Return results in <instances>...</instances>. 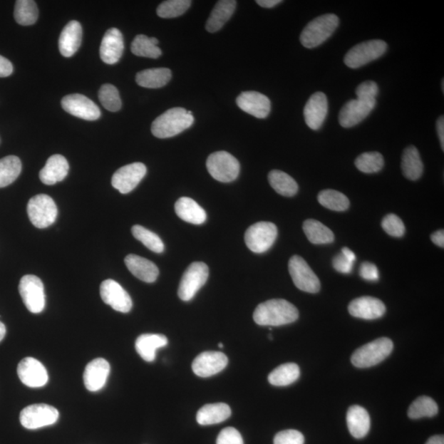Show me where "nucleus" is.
<instances>
[{
	"label": "nucleus",
	"instance_id": "nucleus-1",
	"mask_svg": "<svg viewBox=\"0 0 444 444\" xmlns=\"http://www.w3.org/2000/svg\"><path fill=\"white\" fill-rule=\"evenodd\" d=\"M299 318L297 308L286 299H274L259 304L254 310V320L260 326L290 324Z\"/></svg>",
	"mask_w": 444,
	"mask_h": 444
},
{
	"label": "nucleus",
	"instance_id": "nucleus-2",
	"mask_svg": "<svg viewBox=\"0 0 444 444\" xmlns=\"http://www.w3.org/2000/svg\"><path fill=\"white\" fill-rule=\"evenodd\" d=\"M195 118L191 111L181 107L170 109L155 120L152 133L158 138H168L180 135L194 124Z\"/></svg>",
	"mask_w": 444,
	"mask_h": 444
},
{
	"label": "nucleus",
	"instance_id": "nucleus-3",
	"mask_svg": "<svg viewBox=\"0 0 444 444\" xmlns=\"http://www.w3.org/2000/svg\"><path fill=\"white\" fill-rule=\"evenodd\" d=\"M339 25V19L335 14H325L310 21L301 35V44L308 48L318 47L334 33Z\"/></svg>",
	"mask_w": 444,
	"mask_h": 444
},
{
	"label": "nucleus",
	"instance_id": "nucleus-4",
	"mask_svg": "<svg viewBox=\"0 0 444 444\" xmlns=\"http://www.w3.org/2000/svg\"><path fill=\"white\" fill-rule=\"evenodd\" d=\"M393 342L388 338L378 339L360 347L351 356L352 365L356 368H370L381 363L391 354Z\"/></svg>",
	"mask_w": 444,
	"mask_h": 444
},
{
	"label": "nucleus",
	"instance_id": "nucleus-5",
	"mask_svg": "<svg viewBox=\"0 0 444 444\" xmlns=\"http://www.w3.org/2000/svg\"><path fill=\"white\" fill-rule=\"evenodd\" d=\"M207 169L213 179L229 183L237 179L240 165L238 160L227 152L214 153L207 160Z\"/></svg>",
	"mask_w": 444,
	"mask_h": 444
},
{
	"label": "nucleus",
	"instance_id": "nucleus-6",
	"mask_svg": "<svg viewBox=\"0 0 444 444\" xmlns=\"http://www.w3.org/2000/svg\"><path fill=\"white\" fill-rule=\"evenodd\" d=\"M387 50V43L382 40L360 43L347 52L344 62L347 67L359 68L383 56Z\"/></svg>",
	"mask_w": 444,
	"mask_h": 444
},
{
	"label": "nucleus",
	"instance_id": "nucleus-7",
	"mask_svg": "<svg viewBox=\"0 0 444 444\" xmlns=\"http://www.w3.org/2000/svg\"><path fill=\"white\" fill-rule=\"evenodd\" d=\"M277 237V227L269 222L255 223L246 231L244 242L247 247L256 254H263L270 249Z\"/></svg>",
	"mask_w": 444,
	"mask_h": 444
},
{
	"label": "nucleus",
	"instance_id": "nucleus-8",
	"mask_svg": "<svg viewBox=\"0 0 444 444\" xmlns=\"http://www.w3.org/2000/svg\"><path fill=\"white\" fill-rule=\"evenodd\" d=\"M28 214L34 227L44 229L56 222L58 216L57 206L50 196L36 195L29 202Z\"/></svg>",
	"mask_w": 444,
	"mask_h": 444
},
{
	"label": "nucleus",
	"instance_id": "nucleus-9",
	"mask_svg": "<svg viewBox=\"0 0 444 444\" xmlns=\"http://www.w3.org/2000/svg\"><path fill=\"white\" fill-rule=\"evenodd\" d=\"M210 269L205 263L195 262L186 269L180 283L178 296L183 301H190L195 297L208 279Z\"/></svg>",
	"mask_w": 444,
	"mask_h": 444
},
{
	"label": "nucleus",
	"instance_id": "nucleus-10",
	"mask_svg": "<svg viewBox=\"0 0 444 444\" xmlns=\"http://www.w3.org/2000/svg\"><path fill=\"white\" fill-rule=\"evenodd\" d=\"M19 290L26 309L31 313L40 314L44 310L46 306L44 285L38 277L24 276L20 281Z\"/></svg>",
	"mask_w": 444,
	"mask_h": 444
},
{
	"label": "nucleus",
	"instance_id": "nucleus-11",
	"mask_svg": "<svg viewBox=\"0 0 444 444\" xmlns=\"http://www.w3.org/2000/svg\"><path fill=\"white\" fill-rule=\"evenodd\" d=\"M289 272L294 284L304 292L315 294L320 291L319 277L301 256L294 255L289 261Z\"/></svg>",
	"mask_w": 444,
	"mask_h": 444
},
{
	"label": "nucleus",
	"instance_id": "nucleus-12",
	"mask_svg": "<svg viewBox=\"0 0 444 444\" xmlns=\"http://www.w3.org/2000/svg\"><path fill=\"white\" fill-rule=\"evenodd\" d=\"M58 415V410L52 406L34 404L21 411L20 422L26 429L36 430L56 423Z\"/></svg>",
	"mask_w": 444,
	"mask_h": 444
},
{
	"label": "nucleus",
	"instance_id": "nucleus-13",
	"mask_svg": "<svg viewBox=\"0 0 444 444\" xmlns=\"http://www.w3.org/2000/svg\"><path fill=\"white\" fill-rule=\"evenodd\" d=\"M146 174L145 165L132 163L118 170L112 177L111 184L121 194L126 195L136 188Z\"/></svg>",
	"mask_w": 444,
	"mask_h": 444
},
{
	"label": "nucleus",
	"instance_id": "nucleus-14",
	"mask_svg": "<svg viewBox=\"0 0 444 444\" xmlns=\"http://www.w3.org/2000/svg\"><path fill=\"white\" fill-rule=\"evenodd\" d=\"M61 105L68 113L85 120L94 121L100 117V110L92 100L81 94L64 96Z\"/></svg>",
	"mask_w": 444,
	"mask_h": 444
},
{
	"label": "nucleus",
	"instance_id": "nucleus-15",
	"mask_svg": "<svg viewBox=\"0 0 444 444\" xmlns=\"http://www.w3.org/2000/svg\"><path fill=\"white\" fill-rule=\"evenodd\" d=\"M100 297L103 301L115 311L128 313L133 307L132 299L119 283L107 279L100 284Z\"/></svg>",
	"mask_w": 444,
	"mask_h": 444
},
{
	"label": "nucleus",
	"instance_id": "nucleus-16",
	"mask_svg": "<svg viewBox=\"0 0 444 444\" xmlns=\"http://www.w3.org/2000/svg\"><path fill=\"white\" fill-rule=\"evenodd\" d=\"M376 105V99H356L349 101L342 107L339 114L341 126L349 128L359 125L371 113Z\"/></svg>",
	"mask_w": 444,
	"mask_h": 444
},
{
	"label": "nucleus",
	"instance_id": "nucleus-17",
	"mask_svg": "<svg viewBox=\"0 0 444 444\" xmlns=\"http://www.w3.org/2000/svg\"><path fill=\"white\" fill-rule=\"evenodd\" d=\"M228 365V358L219 351H206L197 356L192 362V371L202 378L211 377L220 373Z\"/></svg>",
	"mask_w": 444,
	"mask_h": 444
},
{
	"label": "nucleus",
	"instance_id": "nucleus-18",
	"mask_svg": "<svg viewBox=\"0 0 444 444\" xmlns=\"http://www.w3.org/2000/svg\"><path fill=\"white\" fill-rule=\"evenodd\" d=\"M18 374L21 383L29 388L45 386L49 376L42 363L32 357L24 358L18 366Z\"/></svg>",
	"mask_w": 444,
	"mask_h": 444
},
{
	"label": "nucleus",
	"instance_id": "nucleus-19",
	"mask_svg": "<svg viewBox=\"0 0 444 444\" xmlns=\"http://www.w3.org/2000/svg\"><path fill=\"white\" fill-rule=\"evenodd\" d=\"M329 103L327 96L319 92L310 96L304 109V120L306 125L313 130H318L328 115Z\"/></svg>",
	"mask_w": 444,
	"mask_h": 444
},
{
	"label": "nucleus",
	"instance_id": "nucleus-20",
	"mask_svg": "<svg viewBox=\"0 0 444 444\" xmlns=\"http://www.w3.org/2000/svg\"><path fill=\"white\" fill-rule=\"evenodd\" d=\"M237 105L243 111L258 119H265L270 114L271 101L267 96L254 91L240 94L237 99Z\"/></svg>",
	"mask_w": 444,
	"mask_h": 444
},
{
	"label": "nucleus",
	"instance_id": "nucleus-21",
	"mask_svg": "<svg viewBox=\"0 0 444 444\" xmlns=\"http://www.w3.org/2000/svg\"><path fill=\"white\" fill-rule=\"evenodd\" d=\"M349 311L353 317L373 320L383 317L386 312V306L381 299L362 296L350 303Z\"/></svg>",
	"mask_w": 444,
	"mask_h": 444
},
{
	"label": "nucleus",
	"instance_id": "nucleus-22",
	"mask_svg": "<svg viewBox=\"0 0 444 444\" xmlns=\"http://www.w3.org/2000/svg\"><path fill=\"white\" fill-rule=\"evenodd\" d=\"M110 372V363L103 358H98L88 363L83 373L86 388L90 392L99 391L105 386Z\"/></svg>",
	"mask_w": 444,
	"mask_h": 444
},
{
	"label": "nucleus",
	"instance_id": "nucleus-23",
	"mask_svg": "<svg viewBox=\"0 0 444 444\" xmlns=\"http://www.w3.org/2000/svg\"><path fill=\"white\" fill-rule=\"evenodd\" d=\"M124 38L119 29H110L105 32L100 48L101 61L107 64L120 61L124 52Z\"/></svg>",
	"mask_w": 444,
	"mask_h": 444
},
{
	"label": "nucleus",
	"instance_id": "nucleus-24",
	"mask_svg": "<svg viewBox=\"0 0 444 444\" xmlns=\"http://www.w3.org/2000/svg\"><path fill=\"white\" fill-rule=\"evenodd\" d=\"M83 38L82 26L77 21H71L64 26L60 39L58 49L64 57H71L81 46Z\"/></svg>",
	"mask_w": 444,
	"mask_h": 444
},
{
	"label": "nucleus",
	"instance_id": "nucleus-25",
	"mask_svg": "<svg viewBox=\"0 0 444 444\" xmlns=\"http://www.w3.org/2000/svg\"><path fill=\"white\" fill-rule=\"evenodd\" d=\"M125 263L131 274L144 282H156L159 275V269L153 262L136 254H128Z\"/></svg>",
	"mask_w": 444,
	"mask_h": 444
},
{
	"label": "nucleus",
	"instance_id": "nucleus-26",
	"mask_svg": "<svg viewBox=\"0 0 444 444\" xmlns=\"http://www.w3.org/2000/svg\"><path fill=\"white\" fill-rule=\"evenodd\" d=\"M68 170L69 165L66 158L61 155H53L40 171V180L46 185H56L66 179Z\"/></svg>",
	"mask_w": 444,
	"mask_h": 444
},
{
	"label": "nucleus",
	"instance_id": "nucleus-27",
	"mask_svg": "<svg viewBox=\"0 0 444 444\" xmlns=\"http://www.w3.org/2000/svg\"><path fill=\"white\" fill-rule=\"evenodd\" d=\"M347 426L351 435L360 440L371 430V417L368 411L360 406H352L347 411Z\"/></svg>",
	"mask_w": 444,
	"mask_h": 444
},
{
	"label": "nucleus",
	"instance_id": "nucleus-28",
	"mask_svg": "<svg viewBox=\"0 0 444 444\" xmlns=\"http://www.w3.org/2000/svg\"><path fill=\"white\" fill-rule=\"evenodd\" d=\"M167 344L168 339L164 335L143 334L137 339L135 349L144 361L153 362L156 359L157 351Z\"/></svg>",
	"mask_w": 444,
	"mask_h": 444
},
{
	"label": "nucleus",
	"instance_id": "nucleus-29",
	"mask_svg": "<svg viewBox=\"0 0 444 444\" xmlns=\"http://www.w3.org/2000/svg\"><path fill=\"white\" fill-rule=\"evenodd\" d=\"M175 211L182 220L195 224H201L207 220L203 208L190 197H180L175 205Z\"/></svg>",
	"mask_w": 444,
	"mask_h": 444
},
{
	"label": "nucleus",
	"instance_id": "nucleus-30",
	"mask_svg": "<svg viewBox=\"0 0 444 444\" xmlns=\"http://www.w3.org/2000/svg\"><path fill=\"white\" fill-rule=\"evenodd\" d=\"M237 1L234 0H221L215 5L206 23V30L208 32L218 31L231 19L237 8Z\"/></svg>",
	"mask_w": 444,
	"mask_h": 444
},
{
	"label": "nucleus",
	"instance_id": "nucleus-31",
	"mask_svg": "<svg viewBox=\"0 0 444 444\" xmlns=\"http://www.w3.org/2000/svg\"><path fill=\"white\" fill-rule=\"evenodd\" d=\"M231 415L232 410L227 404H207L197 413V421L201 425H215L227 420Z\"/></svg>",
	"mask_w": 444,
	"mask_h": 444
},
{
	"label": "nucleus",
	"instance_id": "nucleus-32",
	"mask_svg": "<svg viewBox=\"0 0 444 444\" xmlns=\"http://www.w3.org/2000/svg\"><path fill=\"white\" fill-rule=\"evenodd\" d=\"M171 79V71L167 68H149L136 75V82L140 87L160 88L167 85Z\"/></svg>",
	"mask_w": 444,
	"mask_h": 444
},
{
	"label": "nucleus",
	"instance_id": "nucleus-33",
	"mask_svg": "<svg viewBox=\"0 0 444 444\" xmlns=\"http://www.w3.org/2000/svg\"><path fill=\"white\" fill-rule=\"evenodd\" d=\"M402 170L405 177L413 181L419 180L423 174L424 165L415 147L410 146L405 149L402 158Z\"/></svg>",
	"mask_w": 444,
	"mask_h": 444
},
{
	"label": "nucleus",
	"instance_id": "nucleus-34",
	"mask_svg": "<svg viewBox=\"0 0 444 444\" xmlns=\"http://www.w3.org/2000/svg\"><path fill=\"white\" fill-rule=\"evenodd\" d=\"M304 234L310 242L314 244H326L334 242V234L331 229L314 219H309L303 224Z\"/></svg>",
	"mask_w": 444,
	"mask_h": 444
},
{
	"label": "nucleus",
	"instance_id": "nucleus-35",
	"mask_svg": "<svg viewBox=\"0 0 444 444\" xmlns=\"http://www.w3.org/2000/svg\"><path fill=\"white\" fill-rule=\"evenodd\" d=\"M269 181L277 194L285 197H293L297 194L299 186L296 181L282 170H272L269 174Z\"/></svg>",
	"mask_w": 444,
	"mask_h": 444
},
{
	"label": "nucleus",
	"instance_id": "nucleus-36",
	"mask_svg": "<svg viewBox=\"0 0 444 444\" xmlns=\"http://www.w3.org/2000/svg\"><path fill=\"white\" fill-rule=\"evenodd\" d=\"M301 370L295 363H286L275 368L269 376V382L277 387H286L295 383Z\"/></svg>",
	"mask_w": 444,
	"mask_h": 444
},
{
	"label": "nucleus",
	"instance_id": "nucleus-37",
	"mask_svg": "<svg viewBox=\"0 0 444 444\" xmlns=\"http://www.w3.org/2000/svg\"><path fill=\"white\" fill-rule=\"evenodd\" d=\"M158 40L155 37L138 35L131 45L133 55L140 57L158 58L162 56V50L158 46Z\"/></svg>",
	"mask_w": 444,
	"mask_h": 444
},
{
	"label": "nucleus",
	"instance_id": "nucleus-38",
	"mask_svg": "<svg viewBox=\"0 0 444 444\" xmlns=\"http://www.w3.org/2000/svg\"><path fill=\"white\" fill-rule=\"evenodd\" d=\"M21 171V162L16 156H8L0 160V188L13 184Z\"/></svg>",
	"mask_w": 444,
	"mask_h": 444
},
{
	"label": "nucleus",
	"instance_id": "nucleus-39",
	"mask_svg": "<svg viewBox=\"0 0 444 444\" xmlns=\"http://www.w3.org/2000/svg\"><path fill=\"white\" fill-rule=\"evenodd\" d=\"M38 14L33 0H18L15 4L14 19L21 26L33 25L38 19Z\"/></svg>",
	"mask_w": 444,
	"mask_h": 444
},
{
	"label": "nucleus",
	"instance_id": "nucleus-40",
	"mask_svg": "<svg viewBox=\"0 0 444 444\" xmlns=\"http://www.w3.org/2000/svg\"><path fill=\"white\" fill-rule=\"evenodd\" d=\"M318 200L323 207L336 212L346 211L350 207L349 197L342 192L334 190L321 191L318 195Z\"/></svg>",
	"mask_w": 444,
	"mask_h": 444
},
{
	"label": "nucleus",
	"instance_id": "nucleus-41",
	"mask_svg": "<svg viewBox=\"0 0 444 444\" xmlns=\"http://www.w3.org/2000/svg\"><path fill=\"white\" fill-rule=\"evenodd\" d=\"M438 413V406L435 401L427 396H422L410 406L408 416L411 419L417 420L435 416Z\"/></svg>",
	"mask_w": 444,
	"mask_h": 444
},
{
	"label": "nucleus",
	"instance_id": "nucleus-42",
	"mask_svg": "<svg viewBox=\"0 0 444 444\" xmlns=\"http://www.w3.org/2000/svg\"><path fill=\"white\" fill-rule=\"evenodd\" d=\"M132 234L135 239L142 242L148 249L153 252L162 254L164 252L165 245L162 239L157 234L153 233L149 229L136 224L132 227Z\"/></svg>",
	"mask_w": 444,
	"mask_h": 444
},
{
	"label": "nucleus",
	"instance_id": "nucleus-43",
	"mask_svg": "<svg viewBox=\"0 0 444 444\" xmlns=\"http://www.w3.org/2000/svg\"><path fill=\"white\" fill-rule=\"evenodd\" d=\"M355 165L356 168L363 173H377L383 169L384 160L381 153H366L356 158Z\"/></svg>",
	"mask_w": 444,
	"mask_h": 444
},
{
	"label": "nucleus",
	"instance_id": "nucleus-44",
	"mask_svg": "<svg viewBox=\"0 0 444 444\" xmlns=\"http://www.w3.org/2000/svg\"><path fill=\"white\" fill-rule=\"evenodd\" d=\"M191 3L189 0H167L159 5L157 14L162 19L177 18L190 9Z\"/></svg>",
	"mask_w": 444,
	"mask_h": 444
},
{
	"label": "nucleus",
	"instance_id": "nucleus-45",
	"mask_svg": "<svg viewBox=\"0 0 444 444\" xmlns=\"http://www.w3.org/2000/svg\"><path fill=\"white\" fill-rule=\"evenodd\" d=\"M100 103L106 110L111 112L119 111L121 109L122 101L120 99L119 91L111 84H104L98 93Z\"/></svg>",
	"mask_w": 444,
	"mask_h": 444
},
{
	"label": "nucleus",
	"instance_id": "nucleus-46",
	"mask_svg": "<svg viewBox=\"0 0 444 444\" xmlns=\"http://www.w3.org/2000/svg\"><path fill=\"white\" fill-rule=\"evenodd\" d=\"M381 224L384 232L393 237H402L406 232L405 224L402 219L395 214H388L383 218Z\"/></svg>",
	"mask_w": 444,
	"mask_h": 444
},
{
	"label": "nucleus",
	"instance_id": "nucleus-47",
	"mask_svg": "<svg viewBox=\"0 0 444 444\" xmlns=\"http://www.w3.org/2000/svg\"><path fill=\"white\" fill-rule=\"evenodd\" d=\"M304 437L295 430L281 431L274 438V444H304Z\"/></svg>",
	"mask_w": 444,
	"mask_h": 444
},
{
	"label": "nucleus",
	"instance_id": "nucleus-48",
	"mask_svg": "<svg viewBox=\"0 0 444 444\" xmlns=\"http://www.w3.org/2000/svg\"><path fill=\"white\" fill-rule=\"evenodd\" d=\"M217 444H244V441L237 430L233 427H227L219 434Z\"/></svg>",
	"mask_w": 444,
	"mask_h": 444
},
{
	"label": "nucleus",
	"instance_id": "nucleus-49",
	"mask_svg": "<svg viewBox=\"0 0 444 444\" xmlns=\"http://www.w3.org/2000/svg\"><path fill=\"white\" fill-rule=\"evenodd\" d=\"M378 93V87L376 83L373 81L363 82L359 86L356 91L357 99L361 100H373L376 99Z\"/></svg>",
	"mask_w": 444,
	"mask_h": 444
},
{
	"label": "nucleus",
	"instance_id": "nucleus-50",
	"mask_svg": "<svg viewBox=\"0 0 444 444\" xmlns=\"http://www.w3.org/2000/svg\"><path fill=\"white\" fill-rule=\"evenodd\" d=\"M360 275L363 280L377 282L379 279V272L376 264L365 262L361 266Z\"/></svg>",
	"mask_w": 444,
	"mask_h": 444
},
{
	"label": "nucleus",
	"instance_id": "nucleus-51",
	"mask_svg": "<svg viewBox=\"0 0 444 444\" xmlns=\"http://www.w3.org/2000/svg\"><path fill=\"white\" fill-rule=\"evenodd\" d=\"M333 265L334 269L339 272H341V274H349L352 272L353 265H354V264L347 259L344 254L341 253L334 257Z\"/></svg>",
	"mask_w": 444,
	"mask_h": 444
},
{
	"label": "nucleus",
	"instance_id": "nucleus-52",
	"mask_svg": "<svg viewBox=\"0 0 444 444\" xmlns=\"http://www.w3.org/2000/svg\"><path fill=\"white\" fill-rule=\"evenodd\" d=\"M14 72V66L8 58L0 56V78L10 76Z\"/></svg>",
	"mask_w": 444,
	"mask_h": 444
},
{
	"label": "nucleus",
	"instance_id": "nucleus-53",
	"mask_svg": "<svg viewBox=\"0 0 444 444\" xmlns=\"http://www.w3.org/2000/svg\"><path fill=\"white\" fill-rule=\"evenodd\" d=\"M437 132L438 138H440V145L443 151H444V117L442 115L438 118L437 123Z\"/></svg>",
	"mask_w": 444,
	"mask_h": 444
},
{
	"label": "nucleus",
	"instance_id": "nucleus-54",
	"mask_svg": "<svg viewBox=\"0 0 444 444\" xmlns=\"http://www.w3.org/2000/svg\"><path fill=\"white\" fill-rule=\"evenodd\" d=\"M431 240L432 242L438 246V247L443 248L444 247V231L443 229H440L435 233L431 234Z\"/></svg>",
	"mask_w": 444,
	"mask_h": 444
},
{
	"label": "nucleus",
	"instance_id": "nucleus-55",
	"mask_svg": "<svg viewBox=\"0 0 444 444\" xmlns=\"http://www.w3.org/2000/svg\"><path fill=\"white\" fill-rule=\"evenodd\" d=\"M282 1L281 0H257L256 3L259 5V6L266 8V9H272L277 6V4H281Z\"/></svg>",
	"mask_w": 444,
	"mask_h": 444
},
{
	"label": "nucleus",
	"instance_id": "nucleus-56",
	"mask_svg": "<svg viewBox=\"0 0 444 444\" xmlns=\"http://www.w3.org/2000/svg\"><path fill=\"white\" fill-rule=\"evenodd\" d=\"M341 254H344V255L346 256L347 259L352 262L353 264H355V262L356 260V256L354 253L352 252V251L349 248L344 247V249H342Z\"/></svg>",
	"mask_w": 444,
	"mask_h": 444
},
{
	"label": "nucleus",
	"instance_id": "nucleus-57",
	"mask_svg": "<svg viewBox=\"0 0 444 444\" xmlns=\"http://www.w3.org/2000/svg\"><path fill=\"white\" fill-rule=\"evenodd\" d=\"M425 444H444V437L443 435L433 436Z\"/></svg>",
	"mask_w": 444,
	"mask_h": 444
},
{
	"label": "nucleus",
	"instance_id": "nucleus-58",
	"mask_svg": "<svg viewBox=\"0 0 444 444\" xmlns=\"http://www.w3.org/2000/svg\"><path fill=\"white\" fill-rule=\"evenodd\" d=\"M6 334V328H5V325L0 321V341H1Z\"/></svg>",
	"mask_w": 444,
	"mask_h": 444
},
{
	"label": "nucleus",
	"instance_id": "nucleus-59",
	"mask_svg": "<svg viewBox=\"0 0 444 444\" xmlns=\"http://www.w3.org/2000/svg\"><path fill=\"white\" fill-rule=\"evenodd\" d=\"M442 91H443V93H444V82H443V81H442Z\"/></svg>",
	"mask_w": 444,
	"mask_h": 444
},
{
	"label": "nucleus",
	"instance_id": "nucleus-60",
	"mask_svg": "<svg viewBox=\"0 0 444 444\" xmlns=\"http://www.w3.org/2000/svg\"><path fill=\"white\" fill-rule=\"evenodd\" d=\"M218 346L220 347V349H223L224 345L222 344H219Z\"/></svg>",
	"mask_w": 444,
	"mask_h": 444
}]
</instances>
